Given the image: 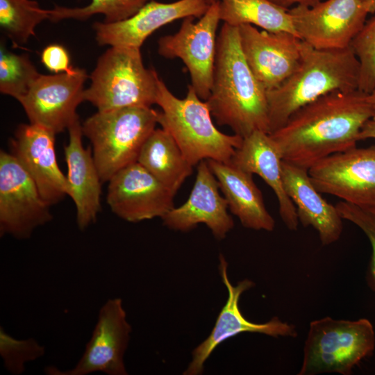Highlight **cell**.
Returning <instances> with one entry per match:
<instances>
[{
    "label": "cell",
    "mask_w": 375,
    "mask_h": 375,
    "mask_svg": "<svg viewBox=\"0 0 375 375\" xmlns=\"http://www.w3.org/2000/svg\"><path fill=\"white\" fill-rule=\"evenodd\" d=\"M151 1L153 0H91L84 7L69 8L56 5L47 12L51 22L67 19L83 21L101 14L104 15V22L114 23L132 17Z\"/></svg>",
    "instance_id": "4316f807"
},
{
    "label": "cell",
    "mask_w": 375,
    "mask_h": 375,
    "mask_svg": "<svg viewBox=\"0 0 375 375\" xmlns=\"http://www.w3.org/2000/svg\"><path fill=\"white\" fill-rule=\"evenodd\" d=\"M27 55L8 50L3 43L0 48V92L17 101L25 95L40 76Z\"/></svg>",
    "instance_id": "83f0119b"
},
{
    "label": "cell",
    "mask_w": 375,
    "mask_h": 375,
    "mask_svg": "<svg viewBox=\"0 0 375 375\" xmlns=\"http://www.w3.org/2000/svg\"><path fill=\"white\" fill-rule=\"evenodd\" d=\"M219 1V0H208L209 4Z\"/></svg>",
    "instance_id": "8d00e7d4"
},
{
    "label": "cell",
    "mask_w": 375,
    "mask_h": 375,
    "mask_svg": "<svg viewBox=\"0 0 375 375\" xmlns=\"http://www.w3.org/2000/svg\"><path fill=\"white\" fill-rule=\"evenodd\" d=\"M360 63L351 47L318 49L301 40V60L278 87L267 91L269 133L299 109L335 91L358 89Z\"/></svg>",
    "instance_id": "3957f363"
},
{
    "label": "cell",
    "mask_w": 375,
    "mask_h": 375,
    "mask_svg": "<svg viewBox=\"0 0 375 375\" xmlns=\"http://www.w3.org/2000/svg\"><path fill=\"white\" fill-rule=\"evenodd\" d=\"M282 179L285 190L296 207L299 222L312 226L323 245L339 240L342 218L336 206L324 200L312 184L308 169L282 160Z\"/></svg>",
    "instance_id": "44dd1931"
},
{
    "label": "cell",
    "mask_w": 375,
    "mask_h": 375,
    "mask_svg": "<svg viewBox=\"0 0 375 375\" xmlns=\"http://www.w3.org/2000/svg\"><path fill=\"white\" fill-rule=\"evenodd\" d=\"M147 69L140 48L110 47L97 60L84 101L97 111L156 104L158 79Z\"/></svg>",
    "instance_id": "8992f818"
},
{
    "label": "cell",
    "mask_w": 375,
    "mask_h": 375,
    "mask_svg": "<svg viewBox=\"0 0 375 375\" xmlns=\"http://www.w3.org/2000/svg\"><path fill=\"white\" fill-rule=\"evenodd\" d=\"M369 138L375 139V117L365 123L358 134V140Z\"/></svg>",
    "instance_id": "836d02e7"
},
{
    "label": "cell",
    "mask_w": 375,
    "mask_h": 375,
    "mask_svg": "<svg viewBox=\"0 0 375 375\" xmlns=\"http://www.w3.org/2000/svg\"><path fill=\"white\" fill-rule=\"evenodd\" d=\"M137 162L175 194L193 171L174 139L162 128L149 135Z\"/></svg>",
    "instance_id": "cb8c5ba5"
},
{
    "label": "cell",
    "mask_w": 375,
    "mask_h": 375,
    "mask_svg": "<svg viewBox=\"0 0 375 375\" xmlns=\"http://www.w3.org/2000/svg\"><path fill=\"white\" fill-rule=\"evenodd\" d=\"M367 99L375 112V88L372 90L371 92L367 94Z\"/></svg>",
    "instance_id": "e575fe53"
},
{
    "label": "cell",
    "mask_w": 375,
    "mask_h": 375,
    "mask_svg": "<svg viewBox=\"0 0 375 375\" xmlns=\"http://www.w3.org/2000/svg\"><path fill=\"white\" fill-rule=\"evenodd\" d=\"M156 104L161 108L158 123L172 136L193 167L207 160L228 163L242 142L240 136L217 128L206 101L191 85L185 97L180 99L159 77Z\"/></svg>",
    "instance_id": "277c9868"
},
{
    "label": "cell",
    "mask_w": 375,
    "mask_h": 375,
    "mask_svg": "<svg viewBox=\"0 0 375 375\" xmlns=\"http://www.w3.org/2000/svg\"><path fill=\"white\" fill-rule=\"evenodd\" d=\"M158 112L151 107L130 106L97 111L82 124L90 142L94 160L102 183L137 162L140 149L156 129Z\"/></svg>",
    "instance_id": "5b68a950"
},
{
    "label": "cell",
    "mask_w": 375,
    "mask_h": 375,
    "mask_svg": "<svg viewBox=\"0 0 375 375\" xmlns=\"http://www.w3.org/2000/svg\"><path fill=\"white\" fill-rule=\"evenodd\" d=\"M297 36L318 49H342L363 28L370 13L362 0H326L312 7L288 9Z\"/></svg>",
    "instance_id": "30bf717a"
},
{
    "label": "cell",
    "mask_w": 375,
    "mask_h": 375,
    "mask_svg": "<svg viewBox=\"0 0 375 375\" xmlns=\"http://www.w3.org/2000/svg\"><path fill=\"white\" fill-rule=\"evenodd\" d=\"M69 141L65 147L67 167L66 176L68 196L73 200L76 210V224L85 230L97 221L101 211V184L90 147L83 145L82 125L76 120L68 129Z\"/></svg>",
    "instance_id": "ffe728a7"
},
{
    "label": "cell",
    "mask_w": 375,
    "mask_h": 375,
    "mask_svg": "<svg viewBox=\"0 0 375 375\" xmlns=\"http://www.w3.org/2000/svg\"><path fill=\"white\" fill-rule=\"evenodd\" d=\"M217 124L244 138L256 131L269 133L267 90L242 53L239 28L224 23L217 50L209 97L206 101Z\"/></svg>",
    "instance_id": "7a4b0ae2"
},
{
    "label": "cell",
    "mask_w": 375,
    "mask_h": 375,
    "mask_svg": "<svg viewBox=\"0 0 375 375\" xmlns=\"http://www.w3.org/2000/svg\"><path fill=\"white\" fill-rule=\"evenodd\" d=\"M207 162L226 199L228 209L247 228L272 231L275 221L267 210L261 191L253 180V174L231 162L214 160Z\"/></svg>",
    "instance_id": "603a6c76"
},
{
    "label": "cell",
    "mask_w": 375,
    "mask_h": 375,
    "mask_svg": "<svg viewBox=\"0 0 375 375\" xmlns=\"http://www.w3.org/2000/svg\"><path fill=\"white\" fill-rule=\"evenodd\" d=\"M108 182L107 203L126 222L162 218L174 207L175 194L138 162L117 172Z\"/></svg>",
    "instance_id": "9a60e30c"
},
{
    "label": "cell",
    "mask_w": 375,
    "mask_h": 375,
    "mask_svg": "<svg viewBox=\"0 0 375 375\" xmlns=\"http://www.w3.org/2000/svg\"><path fill=\"white\" fill-rule=\"evenodd\" d=\"M367 94L335 91L296 111L269 134L283 160L309 169L327 156L356 147L361 128L375 117Z\"/></svg>",
    "instance_id": "6da1fadb"
},
{
    "label": "cell",
    "mask_w": 375,
    "mask_h": 375,
    "mask_svg": "<svg viewBox=\"0 0 375 375\" xmlns=\"http://www.w3.org/2000/svg\"><path fill=\"white\" fill-rule=\"evenodd\" d=\"M219 190L207 160L201 161L188 200L161 218L163 224L174 231L187 232L204 224L217 240L224 239L233 229L234 222L228 212L227 201Z\"/></svg>",
    "instance_id": "ac0fdd59"
},
{
    "label": "cell",
    "mask_w": 375,
    "mask_h": 375,
    "mask_svg": "<svg viewBox=\"0 0 375 375\" xmlns=\"http://www.w3.org/2000/svg\"><path fill=\"white\" fill-rule=\"evenodd\" d=\"M375 333L367 319L312 321L303 347L299 375L337 373L349 375L360 361L372 354Z\"/></svg>",
    "instance_id": "52a82bcc"
},
{
    "label": "cell",
    "mask_w": 375,
    "mask_h": 375,
    "mask_svg": "<svg viewBox=\"0 0 375 375\" xmlns=\"http://www.w3.org/2000/svg\"><path fill=\"white\" fill-rule=\"evenodd\" d=\"M219 18L224 23L239 27L258 26L269 32L285 31L296 35L288 9L269 0H219Z\"/></svg>",
    "instance_id": "d4e9b609"
},
{
    "label": "cell",
    "mask_w": 375,
    "mask_h": 375,
    "mask_svg": "<svg viewBox=\"0 0 375 375\" xmlns=\"http://www.w3.org/2000/svg\"><path fill=\"white\" fill-rule=\"evenodd\" d=\"M308 174L320 193L375 208V146L333 153L311 167Z\"/></svg>",
    "instance_id": "7c38bea8"
},
{
    "label": "cell",
    "mask_w": 375,
    "mask_h": 375,
    "mask_svg": "<svg viewBox=\"0 0 375 375\" xmlns=\"http://www.w3.org/2000/svg\"><path fill=\"white\" fill-rule=\"evenodd\" d=\"M41 62L46 68L55 74L71 72L74 69L70 65V58L66 49L57 44L48 45L43 49Z\"/></svg>",
    "instance_id": "1f68e13d"
},
{
    "label": "cell",
    "mask_w": 375,
    "mask_h": 375,
    "mask_svg": "<svg viewBox=\"0 0 375 375\" xmlns=\"http://www.w3.org/2000/svg\"><path fill=\"white\" fill-rule=\"evenodd\" d=\"M282 160L278 147L271 135L256 131L243 138L230 162L247 172L258 175L265 181L276 196L283 223L288 229L295 231L299 222L296 207L283 186Z\"/></svg>",
    "instance_id": "7402d4cb"
},
{
    "label": "cell",
    "mask_w": 375,
    "mask_h": 375,
    "mask_svg": "<svg viewBox=\"0 0 375 375\" xmlns=\"http://www.w3.org/2000/svg\"><path fill=\"white\" fill-rule=\"evenodd\" d=\"M50 206L33 179L11 153L0 152V235L18 240L31 237L51 222Z\"/></svg>",
    "instance_id": "9c48e42d"
},
{
    "label": "cell",
    "mask_w": 375,
    "mask_h": 375,
    "mask_svg": "<svg viewBox=\"0 0 375 375\" xmlns=\"http://www.w3.org/2000/svg\"><path fill=\"white\" fill-rule=\"evenodd\" d=\"M238 28L242 53L256 78L267 91L278 87L299 64L301 40L285 31H259L250 24Z\"/></svg>",
    "instance_id": "2e32d148"
},
{
    "label": "cell",
    "mask_w": 375,
    "mask_h": 375,
    "mask_svg": "<svg viewBox=\"0 0 375 375\" xmlns=\"http://www.w3.org/2000/svg\"><path fill=\"white\" fill-rule=\"evenodd\" d=\"M47 10L35 0H0V27L16 44L26 43L35 27L49 19Z\"/></svg>",
    "instance_id": "484cf974"
},
{
    "label": "cell",
    "mask_w": 375,
    "mask_h": 375,
    "mask_svg": "<svg viewBox=\"0 0 375 375\" xmlns=\"http://www.w3.org/2000/svg\"><path fill=\"white\" fill-rule=\"evenodd\" d=\"M219 270L222 282L227 289L226 303L219 312L210 335L192 352V360L183 374L200 375L204 365L214 350L223 342L238 334L258 333L274 338H295L297 332L290 324L282 322L277 317L265 323H253L242 314L239 302L242 294L254 286V283L245 278L233 285L228 276V263L222 254L219 256Z\"/></svg>",
    "instance_id": "5bb4252c"
},
{
    "label": "cell",
    "mask_w": 375,
    "mask_h": 375,
    "mask_svg": "<svg viewBox=\"0 0 375 375\" xmlns=\"http://www.w3.org/2000/svg\"><path fill=\"white\" fill-rule=\"evenodd\" d=\"M351 47L360 63L358 90L369 93L375 88V17L366 21Z\"/></svg>",
    "instance_id": "f546056e"
},
{
    "label": "cell",
    "mask_w": 375,
    "mask_h": 375,
    "mask_svg": "<svg viewBox=\"0 0 375 375\" xmlns=\"http://www.w3.org/2000/svg\"><path fill=\"white\" fill-rule=\"evenodd\" d=\"M132 328L121 298L108 299L101 307L92 335L77 363L66 371L47 367L49 375H127L124 355Z\"/></svg>",
    "instance_id": "8fae6325"
},
{
    "label": "cell",
    "mask_w": 375,
    "mask_h": 375,
    "mask_svg": "<svg viewBox=\"0 0 375 375\" xmlns=\"http://www.w3.org/2000/svg\"><path fill=\"white\" fill-rule=\"evenodd\" d=\"M274 3L284 8L285 9H289V8L294 4L299 5V6H303L307 7H312L319 2H321L322 0H269Z\"/></svg>",
    "instance_id": "d6a6232c"
},
{
    "label": "cell",
    "mask_w": 375,
    "mask_h": 375,
    "mask_svg": "<svg viewBox=\"0 0 375 375\" xmlns=\"http://www.w3.org/2000/svg\"><path fill=\"white\" fill-rule=\"evenodd\" d=\"M194 17L183 19L174 34L163 35L158 40V53L167 59L179 58L187 67L191 86L200 99L209 97L217 50L216 35L219 18V3L210 4L206 13L194 22Z\"/></svg>",
    "instance_id": "ba28073f"
},
{
    "label": "cell",
    "mask_w": 375,
    "mask_h": 375,
    "mask_svg": "<svg viewBox=\"0 0 375 375\" xmlns=\"http://www.w3.org/2000/svg\"><path fill=\"white\" fill-rule=\"evenodd\" d=\"M45 354V347L34 338L17 339L0 327V356L3 367L12 375H21L26 365Z\"/></svg>",
    "instance_id": "f1b7e54d"
},
{
    "label": "cell",
    "mask_w": 375,
    "mask_h": 375,
    "mask_svg": "<svg viewBox=\"0 0 375 375\" xmlns=\"http://www.w3.org/2000/svg\"><path fill=\"white\" fill-rule=\"evenodd\" d=\"M210 4L208 0H178L162 3L153 0L132 17L117 22H95L93 28L99 45L140 48L160 27L175 20L201 18Z\"/></svg>",
    "instance_id": "e0dca14e"
},
{
    "label": "cell",
    "mask_w": 375,
    "mask_h": 375,
    "mask_svg": "<svg viewBox=\"0 0 375 375\" xmlns=\"http://www.w3.org/2000/svg\"><path fill=\"white\" fill-rule=\"evenodd\" d=\"M55 133L29 123L20 124L11 140L12 154L18 159L36 184L49 206L68 195V185L57 162Z\"/></svg>",
    "instance_id": "d6986e66"
},
{
    "label": "cell",
    "mask_w": 375,
    "mask_h": 375,
    "mask_svg": "<svg viewBox=\"0 0 375 375\" xmlns=\"http://www.w3.org/2000/svg\"><path fill=\"white\" fill-rule=\"evenodd\" d=\"M85 69L40 74L28 92L18 101L31 124L43 126L55 134L68 129L76 120L78 106L83 101Z\"/></svg>",
    "instance_id": "4fadbf2b"
},
{
    "label": "cell",
    "mask_w": 375,
    "mask_h": 375,
    "mask_svg": "<svg viewBox=\"0 0 375 375\" xmlns=\"http://www.w3.org/2000/svg\"><path fill=\"white\" fill-rule=\"evenodd\" d=\"M368 6L370 13H375V0H362Z\"/></svg>",
    "instance_id": "d590c367"
},
{
    "label": "cell",
    "mask_w": 375,
    "mask_h": 375,
    "mask_svg": "<svg viewBox=\"0 0 375 375\" xmlns=\"http://www.w3.org/2000/svg\"><path fill=\"white\" fill-rule=\"evenodd\" d=\"M343 219L358 226L368 238L372 246L370 281L375 289V208H362L344 201L335 205Z\"/></svg>",
    "instance_id": "4dcf8cb0"
}]
</instances>
